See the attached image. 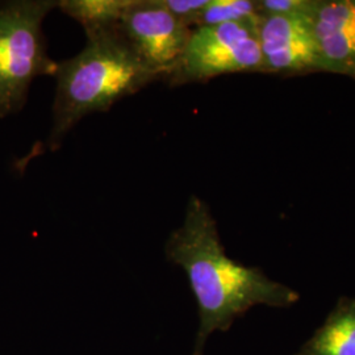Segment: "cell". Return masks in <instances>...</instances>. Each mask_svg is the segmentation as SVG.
I'll return each instance as SVG.
<instances>
[{"label": "cell", "mask_w": 355, "mask_h": 355, "mask_svg": "<svg viewBox=\"0 0 355 355\" xmlns=\"http://www.w3.org/2000/svg\"><path fill=\"white\" fill-rule=\"evenodd\" d=\"M259 12L266 15H305L312 16L318 0H258Z\"/></svg>", "instance_id": "11"}, {"label": "cell", "mask_w": 355, "mask_h": 355, "mask_svg": "<svg viewBox=\"0 0 355 355\" xmlns=\"http://www.w3.org/2000/svg\"><path fill=\"white\" fill-rule=\"evenodd\" d=\"M259 13V4L255 0H208L193 28L255 20Z\"/></svg>", "instance_id": "10"}, {"label": "cell", "mask_w": 355, "mask_h": 355, "mask_svg": "<svg viewBox=\"0 0 355 355\" xmlns=\"http://www.w3.org/2000/svg\"><path fill=\"white\" fill-rule=\"evenodd\" d=\"M257 33L266 74L321 71L312 16L259 13Z\"/></svg>", "instance_id": "6"}, {"label": "cell", "mask_w": 355, "mask_h": 355, "mask_svg": "<svg viewBox=\"0 0 355 355\" xmlns=\"http://www.w3.org/2000/svg\"><path fill=\"white\" fill-rule=\"evenodd\" d=\"M83 51L58 62L53 125L48 139L51 152L86 116L107 112L124 98L159 80L132 48L120 26L87 33Z\"/></svg>", "instance_id": "2"}, {"label": "cell", "mask_w": 355, "mask_h": 355, "mask_svg": "<svg viewBox=\"0 0 355 355\" xmlns=\"http://www.w3.org/2000/svg\"><path fill=\"white\" fill-rule=\"evenodd\" d=\"M165 255L187 275L198 304L199 329L191 355H203L212 333L228 331L253 306L287 308L300 299L293 288L268 278L259 267L232 259L209 205L196 195L187 202L182 225L168 236Z\"/></svg>", "instance_id": "1"}, {"label": "cell", "mask_w": 355, "mask_h": 355, "mask_svg": "<svg viewBox=\"0 0 355 355\" xmlns=\"http://www.w3.org/2000/svg\"><path fill=\"white\" fill-rule=\"evenodd\" d=\"M295 355H355V297H341Z\"/></svg>", "instance_id": "8"}, {"label": "cell", "mask_w": 355, "mask_h": 355, "mask_svg": "<svg viewBox=\"0 0 355 355\" xmlns=\"http://www.w3.org/2000/svg\"><path fill=\"white\" fill-rule=\"evenodd\" d=\"M166 8L191 29L208 0H162Z\"/></svg>", "instance_id": "12"}, {"label": "cell", "mask_w": 355, "mask_h": 355, "mask_svg": "<svg viewBox=\"0 0 355 355\" xmlns=\"http://www.w3.org/2000/svg\"><path fill=\"white\" fill-rule=\"evenodd\" d=\"M312 26L321 71L355 80V0H318Z\"/></svg>", "instance_id": "7"}, {"label": "cell", "mask_w": 355, "mask_h": 355, "mask_svg": "<svg viewBox=\"0 0 355 355\" xmlns=\"http://www.w3.org/2000/svg\"><path fill=\"white\" fill-rule=\"evenodd\" d=\"M257 20L198 26L175 67L166 76L170 87L208 82L217 76L262 73L263 60Z\"/></svg>", "instance_id": "4"}, {"label": "cell", "mask_w": 355, "mask_h": 355, "mask_svg": "<svg viewBox=\"0 0 355 355\" xmlns=\"http://www.w3.org/2000/svg\"><path fill=\"white\" fill-rule=\"evenodd\" d=\"M133 0H60L58 8L83 26L86 35L117 28Z\"/></svg>", "instance_id": "9"}, {"label": "cell", "mask_w": 355, "mask_h": 355, "mask_svg": "<svg viewBox=\"0 0 355 355\" xmlns=\"http://www.w3.org/2000/svg\"><path fill=\"white\" fill-rule=\"evenodd\" d=\"M57 0H7L0 3V119L19 114L32 82L53 76L58 62L48 54L42 24L58 8Z\"/></svg>", "instance_id": "3"}, {"label": "cell", "mask_w": 355, "mask_h": 355, "mask_svg": "<svg viewBox=\"0 0 355 355\" xmlns=\"http://www.w3.org/2000/svg\"><path fill=\"white\" fill-rule=\"evenodd\" d=\"M120 31L159 80L175 67L192 32L166 8L162 0H133Z\"/></svg>", "instance_id": "5"}]
</instances>
